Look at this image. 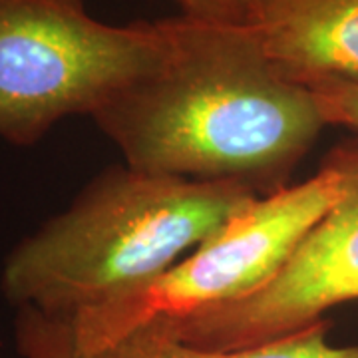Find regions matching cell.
<instances>
[{"label":"cell","mask_w":358,"mask_h":358,"mask_svg":"<svg viewBox=\"0 0 358 358\" xmlns=\"http://www.w3.org/2000/svg\"><path fill=\"white\" fill-rule=\"evenodd\" d=\"M152 72L94 115L141 171L239 183L267 197L291 187L327 128L313 92L282 74L255 28L164 18Z\"/></svg>","instance_id":"6da1fadb"},{"label":"cell","mask_w":358,"mask_h":358,"mask_svg":"<svg viewBox=\"0 0 358 358\" xmlns=\"http://www.w3.org/2000/svg\"><path fill=\"white\" fill-rule=\"evenodd\" d=\"M255 199L239 183L108 167L14 245L0 291L14 308L74 319L159 277Z\"/></svg>","instance_id":"7a4b0ae2"},{"label":"cell","mask_w":358,"mask_h":358,"mask_svg":"<svg viewBox=\"0 0 358 358\" xmlns=\"http://www.w3.org/2000/svg\"><path fill=\"white\" fill-rule=\"evenodd\" d=\"M166 46L164 18L114 26L84 0H0V141L30 148L66 117H94Z\"/></svg>","instance_id":"3957f363"},{"label":"cell","mask_w":358,"mask_h":358,"mask_svg":"<svg viewBox=\"0 0 358 358\" xmlns=\"http://www.w3.org/2000/svg\"><path fill=\"white\" fill-rule=\"evenodd\" d=\"M343 185L341 171L322 159L307 181L257 197L159 277L66 319L76 345L102 350L145 324L181 320L255 293L341 199Z\"/></svg>","instance_id":"277c9868"},{"label":"cell","mask_w":358,"mask_h":358,"mask_svg":"<svg viewBox=\"0 0 358 358\" xmlns=\"http://www.w3.org/2000/svg\"><path fill=\"white\" fill-rule=\"evenodd\" d=\"M331 320L268 345L245 350H207L178 338L164 322H152L102 350H82L66 319L34 308H16L13 322L18 358H358V345L336 346L329 341Z\"/></svg>","instance_id":"5b68a950"},{"label":"cell","mask_w":358,"mask_h":358,"mask_svg":"<svg viewBox=\"0 0 358 358\" xmlns=\"http://www.w3.org/2000/svg\"><path fill=\"white\" fill-rule=\"evenodd\" d=\"M253 28L294 82L358 84V0H259Z\"/></svg>","instance_id":"8992f818"},{"label":"cell","mask_w":358,"mask_h":358,"mask_svg":"<svg viewBox=\"0 0 358 358\" xmlns=\"http://www.w3.org/2000/svg\"><path fill=\"white\" fill-rule=\"evenodd\" d=\"M181 16L217 26L253 28L259 0H176Z\"/></svg>","instance_id":"52a82bcc"},{"label":"cell","mask_w":358,"mask_h":358,"mask_svg":"<svg viewBox=\"0 0 358 358\" xmlns=\"http://www.w3.org/2000/svg\"><path fill=\"white\" fill-rule=\"evenodd\" d=\"M327 126L350 129L358 138V84L352 82H322L310 86Z\"/></svg>","instance_id":"ba28073f"}]
</instances>
